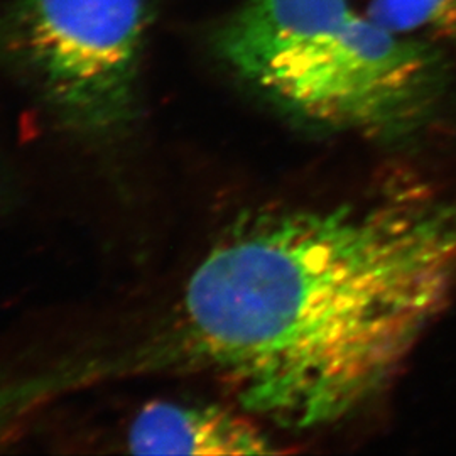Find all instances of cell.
<instances>
[{"label":"cell","instance_id":"obj_1","mask_svg":"<svg viewBox=\"0 0 456 456\" xmlns=\"http://www.w3.org/2000/svg\"><path fill=\"white\" fill-rule=\"evenodd\" d=\"M455 291L453 196L265 213L198 264L180 338L248 411L308 429L374 399Z\"/></svg>","mask_w":456,"mask_h":456},{"label":"cell","instance_id":"obj_2","mask_svg":"<svg viewBox=\"0 0 456 456\" xmlns=\"http://www.w3.org/2000/svg\"><path fill=\"white\" fill-rule=\"evenodd\" d=\"M215 48L288 112L365 137L419 127L443 86L429 43L360 16L350 0H247L220 26Z\"/></svg>","mask_w":456,"mask_h":456},{"label":"cell","instance_id":"obj_3","mask_svg":"<svg viewBox=\"0 0 456 456\" xmlns=\"http://www.w3.org/2000/svg\"><path fill=\"white\" fill-rule=\"evenodd\" d=\"M151 0H16L0 39L68 118L109 127L134 107Z\"/></svg>","mask_w":456,"mask_h":456},{"label":"cell","instance_id":"obj_5","mask_svg":"<svg viewBox=\"0 0 456 456\" xmlns=\"http://www.w3.org/2000/svg\"><path fill=\"white\" fill-rule=\"evenodd\" d=\"M369 16L394 33L456 45V0H372Z\"/></svg>","mask_w":456,"mask_h":456},{"label":"cell","instance_id":"obj_4","mask_svg":"<svg viewBox=\"0 0 456 456\" xmlns=\"http://www.w3.org/2000/svg\"><path fill=\"white\" fill-rule=\"evenodd\" d=\"M137 455H269L271 440L256 424L225 409L152 403L131 424Z\"/></svg>","mask_w":456,"mask_h":456}]
</instances>
